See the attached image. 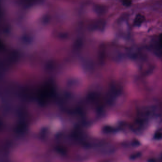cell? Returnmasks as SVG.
<instances>
[{
	"instance_id": "6da1fadb",
	"label": "cell",
	"mask_w": 162,
	"mask_h": 162,
	"mask_svg": "<svg viewBox=\"0 0 162 162\" xmlns=\"http://www.w3.org/2000/svg\"><path fill=\"white\" fill-rule=\"evenodd\" d=\"M151 49L156 56H162V37L152 45Z\"/></svg>"
},
{
	"instance_id": "7a4b0ae2",
	"label": "cell",
	"mask_w": 162,
	"mask_h": 162,
	"mask_svg": "<svg viewBox=\"0 0 162 162\" xmlns=\"http://www.w3.org/2000/svg\"><path fill=\"white\" fill-rule=\"evenodd\" d=\"M145 20V18L143 15L140 14H137L134 19V25L137 27H139L143 23Z\"/></svg>"
},
{
	"instance_id": "3957f363",
	"label": "cell",
	"mask_w": 162,
	"mask_h": 162,
	"mask_svg": "<svg viewBox=\"0 0 162 162\" xmlns=\"http://www.w3.org/2000/svg\"><path fill=\"white\" fill-rule=\"evenodd\" d=\"M122 3L125 6L129 7L132 3L131 0H122Z\"/></svg>"
}]
</instances>
